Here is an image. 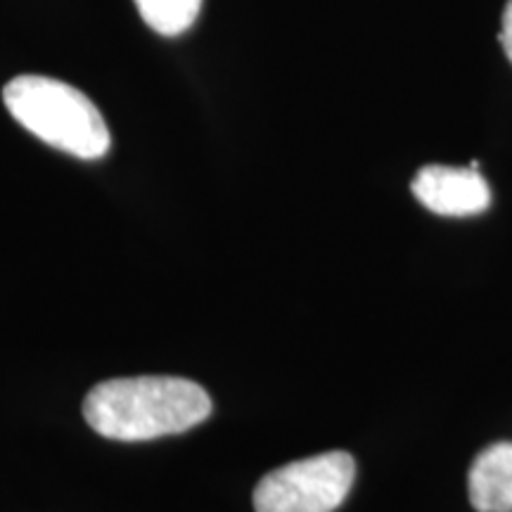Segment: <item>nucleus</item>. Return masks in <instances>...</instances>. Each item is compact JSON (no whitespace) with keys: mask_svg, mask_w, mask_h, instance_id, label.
I'll list each match as a JSON object with an SVG mask.
<instances>
[{"mask_svg":"<svg viewBox=\"0 0 512 512\" xmlns=\"http://www.w3.org/2000/svg\"><path fill=\"white\" fill-rule=\"evenodd\" d=\"M3 102L17 124L55 150L79 159L110 152V128L88 95L50 76L22 74L3 88Z\"/></svg>","mask_w":512,"mask_h":512,"instance_id":"f03ea898","label":"nucleus"},{"mask_svg":"<svg viewBox=\"0 0 512 512\" xmlns=\"http://www.w3.org/2000/svg\"><path fill=\"white\" fill-rule=\"evenodd\" d=\"M411 188L415 200L439 216H475L491 204L489 183L475 166H422Z\"/></svg>","mask_w":512,"mask_h":512,"instance_id":"20e7f679","label":"nucleus"},{"mask_svg":"<svg viewBox=\"0 0 512 512\" xmlns=\"http://www.w3.org/2000/svg\"><path fill=\"white\" fill-rule=\"evenodd\" d=\"M143 22L159 36H181L195 24L202 0H133Z\"/></svg>","mask_w":512,"mask_h":512,"instance_id":"423d86ee","label":"nucleus"},{"mask_svg":"<svg viewBox=\"0 0 512 512\" xmlns=\"http://www.w3.org/2000/svg\"><path fill=\"white\" fill-rule=\"evenodd\" d=\"M501 46L505 50V55L510 57L512 62V0L505 3V10H503V29H501Z\"/></svg>","mask_w":512,"mask_h":512,"instance_id":"0eeeda50","label":"nucleus"},{"mask_svg":"<svg viewBox=\"0 0 512 512\" xmlns=\"http://www.w3.org/2000/svg\"><path fill=\"white\" fill-rule=\"evenodd\" d=\"M211 415V399L197 382L171 375L119 377L95 384L83 418L100 437L150 441L183 434Z\"/></svg>","mask_w":512,"mask_h":512,"instance_id":"f257e3e1","label":"nucleus"},{"mask_svg":"<svg viewBox=\"0 0 512 512\" xmlns=\"http://www.w3.org/2000/svg\"><path fill=\"white\" fill-rule=\"evenodd\" d=\"M356 463L347 451L294 460L268 475L254 489L256 512H335L349 496Z\"/></svg>","mask_w":512,"mask_h":512,"instance_id":"7ed1b4c3","label":"nucleus"},{"mask_svg":"<svg viewBox=\"0 0 512 512\" xmlns=\"http://www.w3.org/2000/svg\"><path fill=\"white\" fill-rule=\"evenodd\" d=\"M470 503L477 512H512V444L484 448L467 477Z\"/></svg>","mask_w":512,"mask_h":512,"instance_id":"39448f33","label":"nucleus"}]
</instances>
